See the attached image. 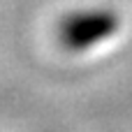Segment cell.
Masks as SVG:
<instances>
[{"label": "cell", "mask_w": 132, "mask_h": 132, "mask_svg": "<svg viewBox=\"0 0 132 132\" xmlns=\"http://www.w3.org/2000/svg\"><path fill=\"white\" fill-rule=\"evenodd\" d=\"M123 28V16L109 5H88L67 12L58 21V42L72 51L84 53L114 39Z\"/></svg>", "instance_id": "obj_1"}]
</instances>
